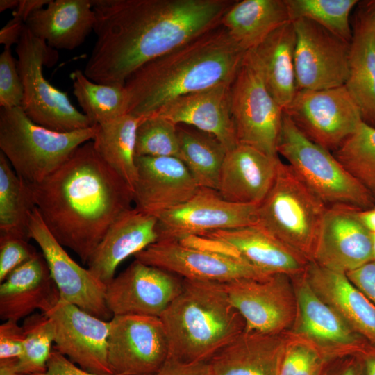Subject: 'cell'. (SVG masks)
Masks as SVG:
<instances>
[{
	"label": "cell",
	"mask_w": 375,
	"mask_h": 375,
	"mask_svg": "<svg viewBox=\"0 0 375 375\" xmlns=\"http://www.w3.org/2000/svg\"><path fill=\"white\" fill-rule=\"evenodd\" d=\"M235 1L92 0L97 40L83 72L124 85L141 66L219 26Z\"/></svg>",
	"instance_id": "obj_1"
},
{
	"label": "cell",
	"mask_w": 375,
	"mask_h": 375,
	"mask_svg": "<svg viewBox=\"0 0 375 375\" xmlns=\"http://www.w3.org/2000/svg\"><path fill=\"white\" fill-rule=\"evenodd\" d=\"M28 185L50 233L85 264L111 224L133 208L131 188L99 156L92 140L44 180Z\"/></svg>",
	"instance_id": "obj_2"
},
{
	"label": "cell",
	"mask_w": 375,
	"mask_h": 375,
	"mask_svg": "<svg viewBox=\"0 0 375 375\" xmlns=\"http://www.w3.org/2000/svg\"><path fill=\"white\" fill-rule=\"evenodd\" d=\"M246 53L220 24L135 71L124 83L127 114L147 117L179 97L232 83Z\"/></svg>",
	"instance_id": "obj_3"
},
{
	"label": "cell",
	"mask_w": 375,
	"mask_h": 375,
	"mask_svg": "<svg viewBox=\"0 0 375 375\" xmlns=\"http://www.w3.org/2000/svg\"><path fill=\"white\" fill-rule=\"evenodd\" d=\"M160 318L169 358L208 362L245 330L223 283L183 279L181 292Z\"/></svg>",
	"instance_id": "obj_4"
},
{
	"label": "cell",
	"mask_w": 375,
	"mask_h": 375,
	"mask_svg": "<svg viewBox=\"0 0 375 375\" xmlns=\"http://www.w3.org/2000/svg\"><path fill=\"white\" fill-rule=\"evenodd\" d=\"M98 125L57 132L33 122L22 107L0 109V149L17 176L39 183L80 146L94 139Z\"/></svg>",
	"instance_id": "obj_5"
},
{
	"label": "cell",
	"mask_w": 375,
	"mask_h": 375,
	"mask_svg": "<svg viewBox=\"0 0 375 375\" xmlns=\"http://www.w3.org/2000/svg\"><path fill=\"white\" fill-rule=\"evenodd\" d=\"M327 206L280 159L272 185L257 206V225L312 261Z\"/></svg>",
	"instance_id": "obj_6"
},
{
	"label": "cell",
	"mask_w": 375,
	"mask_h": 375,
	"mask_svg": "<svg viewBox=\"0 0 375 375\" xmlns=\"http://www.w3.org/2000/svg\"><path fill=\"white\" fill-rule=\"evenodd\" d=\"M301 181L327 207L367 209L375 197L349 174L333 153L306 138L283 112L276 148Z\"/></svg>",
	"instance_id": "obj_7"
},
{
	"label": "cell",
	"mask_w": 375,
	"mask_h": 375,
	"mask_svg": "<svg viewBox=\"0 0 375 375\" xmlns=\"http://www.w3.org/2000/svg\"><path fill=\"white\" fill-rule=\"evenodd\" d=\"M17 69L23 88L22 108L35 124L57 132H72L92 126L72 103L67 93L44 77L43 66L53 65L52 48L24 26L16 46Z\"/></svg>",
	"instance_id": "obj_8"
},
{
	"label": "cell",
	"mask_w": 375,
	"mask_h": 375,
	"mask_svg": "<svg viewBox=\"0 0 375 375\" xmlns=\"http://www.w3.org/2000/svg\"><path fill=\"white\" fill-rule=\"evenodd\" d=\"M230 107L238 144L278 157L283 110L267 90L249 51L231 85Z\"/></svg>",
	"instance_id": "obj_9"
},
{
	"label": "cell",
	"mask_w": 375,
	"mask_h": 375,
	"mask_svg": "<svg viewBox=\"0 0 375 375\" xmlns=\"http://www.w3.org/2000/svg\"><path fill=\"white\" fill-rule=\"evenodd\" d=\"M283 112L306 138L331 152L363 122L345 85L297 90Z\"/></svg>",
	"instance_id": "obj_10"
},
{
	"label": "cell",
	"mask_w": 375,
	"mask_h": 375,
	"mask_svg": "<svg viewBox=\"0 0 375 375\" xmlns=\"http://www.w3.org/2000/svg\"><path fill=\"white\" fill-rule=\"evenodd\" d=\"M135 258L183 279L227 283L242 278L265 279L260 271L238 254L161 240L134 256Z\"/></svg>",
	"instance_id": "obj_11"
},
{
	"label": "cell",
	"mask_w": 375,
	"mask_h": 375,
	"mask_svg": "<svg viewBox=\"0 0 375 375\" xmlns=\"http://www.w3.org/2000/svg\"><path fill=\"white\" fill-rule=\"evenodd\" d=\"M257 206L228 201L217 190L200 187L187 201L156 217L158 240L179 241L256 224Z\"/></svg>",
	"instance_id": "obj_12"
},
{
	"label": "cell",
	"mask_w": 375,
	"mask_h": 375,
	"mask_svg": "<svg viewBox=\"0 0 375 375\" xmlns=\"http://www.w3.org/2000/svg\"><path fill=\"white\" fill-rule=\"evenodd\" d=\"M110 368L116 375H150L169 358V344L160 317L114 315L108 340Z\"/></svg>",
	"instance_id": "obj_13"
},
{
	"label": "cell",
	"mask_w": 375,
	"mask_h": 375,
	"mask_svg": "<svg viewBox=\"0 0 375 375\" xmlns=\"http://www.w3.org/2000/svg\"><path fill=\"white\" fill-rule=\"evenodd\" d=\"M292 22L296 33L297 90L344 85L349 75L350 42L310 20L299 19Z\"/></svg>",
	"instance_id": "obj_14"
},
{
	"label": "cell",
	"mask_w": 375,
	"mask_h": 375,
	"mask_svg": "<svg viewBox=\"0 0 375 375\" xmlns=\"http://www.w3.org/2000/svg\"><path fill=\"white\" fill-rule=\"evenodd\" d=\"M29 237L40 247L60 299L100 319L110 320L113 316L106 302V285L69 255L50 233L36 207L31 215Z\"/></svg>",
	"instance_id": "obj_15"
},
{
	"label": "cell",
	"mask_w": 375,
	"mask_h": 375,
	"mask_svg": "<svg viewBox=\"0 0 375 375\" xmlns=\"http://www.w3.org/2000/svg\"><path fill=\"white\" fill-rule=\"evenodd\" d=\"M183 278L135 260L106 284V302L112 316L158 317L182 289Z\"/></svg>",
	"instance_id": "obj_16"
},
{
	"label": "cell",
	"mask_w": 375,
	"mask_h": 375,
	"mask_svg": "<svg viewBox=\"0 0 375 375\" xmlns=\"http://www.w3.org/2000/svg\"><path fill=\"white\" fill-rule=\"evenodd\" d=\"M44 314L53 327L56 350L88 372L112 374L108 358L110 320L60 299Z\"/></svg>",
	"instance_id": "obj_17"
},
{
	"label": "cell",
	"mask_w": 375,
	"mask_h": 375,
	"mask_svg": "<svg viewBox=\"0 0 375 375\" xmlns=\"http://www.w3.org/2000/svg\"><path fill=\"white\" fill-rule=\"evenodd\" d=\"M285 274L265 279L242 278L224 283L233 306L245 322V331L278 335L294 317L297 300Z\"/></svg>",
	"instance_id": "obj_18"
},
{
	"label": "cell",
	"mask_w": 375,
	"mask_h": 375,
	"mask_svg": "<svg viewBox=\"0 0 375 375\" xmlns=\"http://www.w3.org/2000/svg\"><path fill=\"white\" fill-rule=\"evenodd\" d=\"M358 209L345 205L327 207L312 261L347 274L373 260L372 233L360 222Z\"/></svg>",
	"instance_id": "obj_19"
},
{
	"label": "cell",
	"mask_w": 375,
	"mask_h": 375,
	"mask_svg": "<svg viewBox=\"0 0 375 375\" xmlns=\"http://www.w3.org/2000/svg\"><path fill=\"white\" fill-rule=\"evenodd\" d=\"M135 208L157 217L190 199L200 188L176 157H136Z\"/></svg>",
	"instance_id": "obj_20"
},
{
	"label": "cell",
	"mask_w": 375,
	"mask_h": 375,
	"mask_svg": "<svg viewBox=\"0 0 375 375\" xmlns=\"http://www.w3.org/2000/svg\"><path fill=\"white\" fill-rule=\"evenodd\" d=\"M231 85L222 83L179 97L152 115L163 117L176 125L191 126L210 133L228 151L238 144L231 112Z\"/></svg>",
	"instance_id": "obj_21"
},
{
	"label": "cell",
	"mask_w": 375,
	"mask_h": 375,
	"mask_svg": "<svg viewBox=\"0 0 375 375\" xmlns=\"http://www.w3.org/2000/svg\"><path fill=\"white\" fill-rule=\"evenodd\" d=\"M202 238L219 242L268 275L300 274L310 262L257 224L215 231Z\"/></svg>",
	"instance_id": "obj_22"
},
{
	"label": "cell",
	"mask_w": 375,
	"mask_h": 375,
	"mask_svg": "<svg viewBox=\"0 0 375 375\" xmlns=\"http://www.w3.org/2000/svg\"><path fill=\"white\" fill-rule=\"evenodd\" d=\"M157 217L133 207L109 227L90 258L88 269L106 285L115 277L118 265L158 238Z\"/></svg>",
	"instance_id": "obj_23"
},
{
	"label": "cell",
	"mask_w": 375,
	"mask_h": 375,
	"mask_svg": "<svg viewBox=\"0 0 375 375\" xmlns=\"http://www.w3.org/2000/svg\"><path fill=\"white\" fill-rule=\"evenodd\" d=\"M278 160V156H270L252 147L238 144L227 151L218 192L230 202L259 205L272 185Z\"/></svg>",
	"instance_id": "obj_24"
},
{
	"label": "cell",
	"mask_w": 375,
	"mask_h": 375,
	"mask_svg": "<svg viewBox=\"0 0 375 375\" xmlns=\"http://www.w3.org/2000/svg\"><path fill=\"white\" fill-rule=\"evenodd\" d=\"M60 299L47 262L42 253L38 252L1 283L0 318L18 322L36 309L45 313Z\"/></svg>",
	"instance_id": "obj_25"
},
{
	"label": "cell",
	"mask_w": 375,
	"mask_h": 375,
	"mask_svg": "<svg viewBox=\"0 0 375 375\" xmlns=\"http://www.w3.org/2000/svg\"><path fill=\"white\" fill-rule=\"evenodd\" d=\"M313 290L357 334L375 346V305L344 273L310 261L303 272Z\"/></svg>",
	"instance_id": "obj_26"
},
{
	"label": "cell",
	"mask_w": 375,
	"mask_h": 375,
	"mask_svg": "<svg viewBox=\"0 0 375 375\" xmlns=\"http://www.w3.org/2000/svg\"><path fill=\"white\" fill-rule=\"evenodd\" d=\"M96 22L90 0H51L33 13L25 25L51 48L73 50L80 46Z\"/></svg>",
	"instance_id": "obj_27"
},
{
	"label": "cell",
	"mask_w": 375,
	"mask_h": 375,
	"mask_svg": "<svg viewBox=\"0 0 375 375\" xmlns=\"http://www.w3.org/2000/svg\"><path fill=\"white\" fill-rule=\"evenodd\" d=\"M285 349L278 335L244 330L208 362L211 375H279Z\"/></svg>",
	"instance_id": "obj_28"
},
{
	"label": "cell",
	"mask_w": 375,
	"mask_h": 375,
	"mask_svg": "<svg viewBox=\"0 0 375 375\" xmlns=\"http://www.w3.org/2000/svg\"><path fill=\"white\" fill-rule=\"evenodd\" d=\"M351 26L345 86L359 108L362 122L375 127V21L358 3Z\"/></svg>",
	"instance_id": "obj_29"
},
{
	"label": "cell",
	"mask_w": 375,
	"mask_h": 375,
	"mask_svg": "<svg viewBox=\"0 0 375 375\" xmlns=\"http://www.w3.org/2000/svg\"><path fill=\"white\" fill-rule=\"evenodd\" d=\"M295 47L296 33L290 21L273 31L254 49L249 51L267 90L283 110L297 91Z\"/></svg>",
	"instance_id": "obj_30"
},
{
	"label": "cell",
	"mask_w": 375,
	"mask_h": 375,
	"mask_svg": "<svg viewBox=\"0 0 375 375\" xmlns=\"http://www.w3.org/2000/svg\"><path fill=\"white\" fill-rule=\"evenodd\" d=\"M288 22L290 19L285 0H242L235 1L220 24L247 52Z\"/></svg>",
	"instance_id": "obj_31"
},
{
	"label": "cell",
	"mask_w": 375,
	"mask_h": 375,
	"mask_svg": "<svg viewBox=\"0 0 375 375\" xmlns=\"http://www.w3.org/2000/svg\"><path fill=\"white\" fill-rule=\"evenodd\" d=\"M295 296L299 333L327 347H347L358 342L360 335L320 298L305 276L299 281Z\"/></svg>",
	"instance_id": "obj_32"
},
{
	"label": "cell",
	"mask_w": 375,
	"mask_h": 375,
	"mask_svg": "<svg viewBox=\"0 0 375 375\" xmlns=\"http://www.w3.org/2000/svg\"><path fill=\"white\" fill-rule=\"evenodd\" d=\"M142 118L130 114L98 125L92 140L99 156L129 185L133 193L137 179L136 132Z\"/></svg>",
	"instance_id": "obj_33"
},
{
	"label": "cell",
	"mask_w": 375,
	"mask_h": 375,
	"mask_svg": "<svg viewBox=\"0 0 375 375\" xmlns=\"http://www.w3.org/2000/svg\"><path fill=\"white\" fill-rule=\"evenodd\" d=\"M179 157L199 187L217 190L221 169L227 153L213 135L193 126L176 125Z\"/></svg>",
	"instance_id": "obj_34"
},
{
	"label": "cell",
	"mask_w": 375,
	"mask_h": 375,
	"mask_svg": "<svg viewBox=\"0 0 375 375\" xmlns=\"http://www.w3.org/2000/svg\"><path fill=\"white\" fill-rule=\"evenodd\" d=\"M35 208L29 185L0 153V235L30 240L31 215Z\"/></svg>",
	"instance_id": "obj_35"
},
{
	"label": "cell",
	"mask_w": 375,
	"mask_h": 375,
	"mask_svg": "<svg viewBox=\"0 0 375 375\" xmlns=\"http://www.w3.org/2000/svg\"><path fill=\"white\" fill-rule=\"evenodd\" d=\"M69 77L73 82L74 94L92 126L127 114L128 97L124 85L94 82L80 69L72 72Z\"/></svg>",
	"instance_id": "obj_36"
},
{
	"label": "cell",
	"mask_w": 375,
	"mask_h": 375,
	"mask_svg": "<svg viewBox=\"0 0 375 375\" xmlns=\"http://www.w3.org/2000/svg\"><path fill=\"white\" fill-rule=\"evenodd\" d=\"M22 326L24 333L22 356L17 360L0 362V369L28 375L42 373L53 347L52 323L46 314L35 312L24 318Z\"/></svg>",
	"instance_id": "obj_37"
},
{
	"label": "cell",
	"mask_w": 375,
	"mask_h": 375,
	"mask_svg": "<svg viewBox=\"0 0 375 375\" xmlns=\"http://www.w3.org/2000/svg\"><path fill=\"white\" fill-rule=\"evenodd\" d=\"M291 22L310 20L333 34L351 42L350 14L357 0H285Z\"/></svg>",
	"instance_id": "obj_38"
},
{
	"label": "cell",
	"mask_w": 375,
	"mask_h": 375,
	"mask_svg": "<svg viewBox=\"0 0 375 375\" xmlns=\"http://www.w3.org/2000/svg\"><path fill=\"white\" fill-rule=\"evenodd\" d=\"M334 156L375 197V127L362 122Z\"/></svg>",
	"instance_id": "obj_39"
},
{
	"label": "cell",
	"mask_w": 375,
	"mask_h": 375,
	"mask_svg": "<svg viewBox=\"0 0 375 375\" xmlns=\"http://www.w3.org/2000/svg\"><path fill=\"white\" fill-rule=\"evenodd\" d=\"M179 157L176 125L157 115L142 118L136 132L135 157Z\"/></svg>",
	"instance_id": "obj_40"
},
{
	"label": "cell",
	"mask_w": 375,
	"mask_h": 375,
	"mask_svg": "<svg viewBox=\"0 0 375 375\" xmlns=\"http://www.w3.org/2000/svg\"><path fill=\"white\" fill-rule=\"evenodd\" d=\"M24 88L17 69V60L10 49L4 48L0 55L1 108L21 107Z\"/></svg>",
	"instance_id": "obj_41"
},
{
	"label": "cell",
	"mask_w": 375,
	"mask_h": 375,
	"mask_svg": "<svg viewBox=\"0 0 375 375\" xmlns=\"http://www.w3.org/2000/svg\"><path fill=\"white\" fill-rule=\"evenodd\" d=\"M322 361L317 351L299 343L285 348L279 375H320Z\"/></svg>",
	"instance_id": "obj_42"
},
{
	"label": "cell",
	"mask_w": 375,
	"mask_h": 375,
	"mask_svg": "<svg viewBox=\"0 0 375 375\" xmlns=\"http://www.w3.org/2000/svg\"><path fill=\"white\" fill-rule=\"evenodd\" d=\"M37 253L35 249L28 244V240L0 235V282Z\"/></svg>",
	"instance_id": "obj_43"
},
{
	"label": "cell",
	"mask_w": 375,
	"mask_h": 375,
	"mask_svg": "<svg viewBox=\"0 0 375 375\" xmlns=\"http://www.w3.org/2000/svg\"><path fill=\"white\" fill-rule=\"evenodd\" d=\"M24 333L18 322L9 319L0 325V362L13 361L24 352Z\"/></svg>",
	"instance_id": "obj_44"
},
{
	"label": "cell",
	"mask_w": 375,
	"mask_h": 375,
	"mask_svg": "<svg viewBox=\"0 0 375 375\" xmlns=\"http://www.w3.org/2000/svg\"><path fill=\"white\" fill-rule=\"evenodd\" d=\"M350 281L375 305V260L346 274Z\"/></svg>",
	"instance_id": "obj_45"
},
{
	"label": "cell",
	"mask_w": 375,
	"mask_h": 375,
	"mask_svg": "<svg viewBox=\"0 0 375 375\" xmlns=\"http://www.w3.org/2000/svg\"><path fill=\"white\" fill-rule=\"evenodd\" d=\"M34 375H116L88 372L72 362L53 347L44 372Z\"/></svg>",
	"instance_id": "obj_46"
},
{
	"label": "cell",
	"mask_w": 375,
	"mask_h": 375,
	"mask_svg": "<svg viewBox=\"0 0 375 375\" xmlns=\"http://www.w3.org/2000/svg\"><path fill=\"white\" fill-rule=\"evenodd\" d=\"M150 375H211V372L208 362H184L168 358Z\"/></svg>",
	"instance_id": "obj_47"
},
{
	"label": "cell",
	"mask_w": 375,
	"mask_h": 375,
	"mask_svg": "<svg viewBox=\"0 0 375 375\" xmlns=\"http://www.w3.org/2000/svg\"><path fill=\"white\" fill-rule=\"evenodd\" d=\"M24 26L23 20L12 17L0 31V44L9 49L13 44H17Z\"/></svg>",
	"instance_id": "obj_48"
},
{
	"label": "cell",
	"mask_w": 375,
	"mask_h": 375,
	"mask_svg": "<svg viewBox=\"0 0 375 375\" xmlns=\"http://www.w3.org/2000/svg\"><path fill=\"white\" fill-rule=\"evenodd\" d=\"M51 0H19L18 6L12 12V17H17L24 22L35 12L47 6Z\"/></svg>",
	"instance_id": "obj_49"
},
{
	"label": "cell",
	"mask_w": 375,
	"mask_h": 375,
	"mask_svg": "<svg viewBox=\"0 0 375 375\" xmlns=\"http://www.w3.org/2000/svg\"><path fill=\"white\" fill-rule=\"evenodd\" d=\"M358 216L362 224L371 233H375V206L367 209H358Z\"/></svg>",
	"instance_id": "obj_50"
},
{
	"label": "cell",
	"mask_w": 375,
	"mask_h": 375,
	"mask_svg": "<svg viewBox=\"0 0 375 375\" xmlns=\"http://www.w3.org/2000/svg\"><path fill=\"white\" fill-rule=\"evenodd\" d=\"M358 5L375 21V0L359 1Z\"/></svg>",
	"instance_id": "obj_51"
},
{
	"label": "cell",
	"mask_w": 375,
	"mask_h": 375,
	"mask_svg": "<svg viewBox=\"0 0 375 375\" xmlns=\"http://www.w3.org/2000/svg\"><path fill=\"white\" fill-rule=\"evenodd\" d=\"M19 2V0H1L0 12H1L8 9H16Z\"/></svg>",
	"instance_id": "obj_52"
},
{
	"label": "cell",
	"mask_w": 375,
	"mask_h": 375,
	"mask_svg": "<svg viewBox=\"0 0 375 375\" xmlns=\"http://www.w3.org/2000/svg\"><path fill=\"white\" fill-rule=\"evenodd\" d=\"M365 375H375V356L365 359Z\"/></svg>",
	"instance_id": "obj_53"
},
{
	"label": "cell",
	"mask_w": 375,
	"mask_h": 375,
	"mask_svg": "<svg viewBox=\"0 0 375 375\" xmlns=\"http://www.w3.org/2000/svg\"><path fill=\"white\" fill-rule=\"evenodd\" d=\"M360 369L356 364H351L344 368L339 375H360Z\"/></svg>",
	"instance_id": "obj_54"
},
{
	"label": "cell",
	"mask_w": 375,
	"mask_h": 375,
	"mask_svg": "<svg viewBox=\"0 0 375 375\" xmlns=\"http://www.w3.org/2000/svg\"><path fill=\"white\" fill-rule=\"evenodd\" d=\"M0 375H28L25 374H19L12 372L6 369H0Z\"/></svg>",
	"instance_id": "obj_55"
},
{
	"label": "cell",
	"mask_w": 375,
	"mask_h": 375,
	"mask_svg": "<svg viewBox=\"0 0 375 375\" xmlns=\"http://www.w3.org/2000/svg\"><path fill=\"white\" fill-rule=\"evenodd\" d=\"M372 233V257L373 260H375V233Z\"/></svg>",
	"instance_id": "obj_56"
}]
</instances>
